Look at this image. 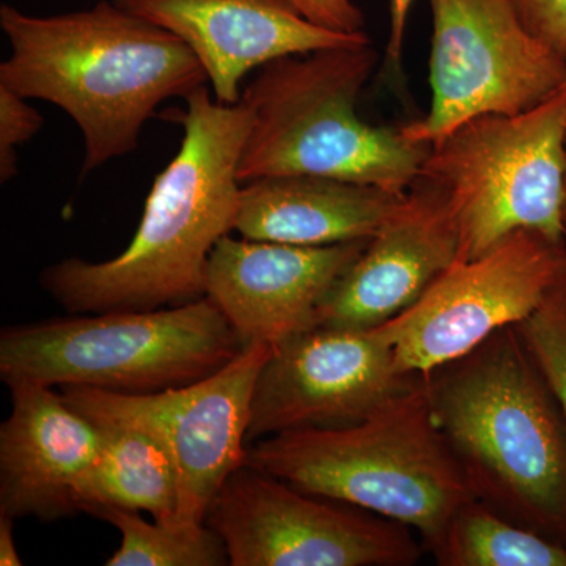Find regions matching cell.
<instances>
[{"label":"cell","mask_w":566,"mask_h":566,"mask_svg":"<svg viewBox=\"0 0 566 566\" xmlns=\"http://www.w3.org/2000/svg\"><path fill=\"white\" fill-rule=\"evenodd\" d=\"M185 102L169 112L182 128L180 150L153 181L128 248L107 262L66 259L41 274L70 314L156 311L205 296L212 249L233 232L251 111L241 99L212 102L207 85Z\"/></svg>","instance_id":"cell-1"},{"label":"cell","mask_w":566,"mask_h":566,"mask_svg":"<svg viewBox=\"0 0 566 566\" xmlns=\"http://www.w3.org/2000/svg\"><path fill=\"white\" fill-rule=\"evenodd\" d=\"M0 29L11 48L0 85L73 118L84 139L81 178L136 150L164 102L208 84L178 36L114 0L50 17L2 3Z\"/></svg>","instance_id":"cell-2"},{"label":"cell","mask_w":566,"mask_h":566,"mask_svg":"<svg viewBox=\"0 0 566 566\" xmlns=\"http://www.w3.org/2000/svg\"><path fill=\"white\" fill-rule=\"evenodd\" d=\"M423 376L476 501L566 546V424L516 326Z\"/></svg>","instance_id":"cell-3"},{"label":"cell","mask_w":566,"mask_h":566,"mask_svg":"<svg viewBox=\"0 0 566 566\" xmlns=\"http://www.w3.org/2000/svg\"><path fill=\"white\" fill-rule=\"evenodd\" d=\"M245 464L305 493L403 524L431 554L458 510L474 499L436 422L424 376L360 422L253 441Z\"/></svg>","instance_id":"cell-4"},{"label":"cell","mask_w":566,"mask_h":566,"mask_svg":"<svg viewBox=\"0 0 566 566\" xmlns=\"http://www.w3.org/2000/svg\"><path fill=\"white\" fill-rule=\"evenodd\" d=\"M378 65L370 43L289 55L262 66L241 102L251 125L241 153V182L315 175L403 196L419 180L430 145L401 128L375 126L357 102Z\"/></svg>","instance_id":"cell-5"},{"label":"cell","mask_w":566,"mask_h":566,"mask_svg":"<svg viewBox=\"0 0 566 566\" xmlns=\"http://www.w3.org/2000/svg\"><path fill=\"white\" fill-rule=\"evenodd\" d=\"M210 297L156 311L104 312L11 324L0 379L156 394L214 374L243 349Z\"/></svg>","instance_id":"cell-6"},{"label":"cell","mask_w":566,"mask_h":566,"mask_svg":"<svg viewBox=\"0 0 566 566\" xmlns=\"http://www.w3.org/2000/svg\"><path fill=\"white\" fill-rule=\"evenodd\" d=\"M566 82L520 114H490L431 145L419 180L444 196L458 232L457 262L520 230L566 241Z\"/></svg>","instance_id":"cell-7"},{"label":"cell","mask_w":566,"mask_h":566,"mask_svg":"<svg viewBox=\"0 0 566 566\" xmlns=\"http://www.w3.org/2000/svg\"><path fill=\"white\" fill-rule=\"evenodd\" d=\"M430 109L400 126L433 145L482 115L531 109L566 82V61L532 35L512 0H428Z\"/></svg>","instance_id":"cell-8"},{"label":"cell","mask_w":566,"mask_h":566,"mask_svg":"<svg viewBox=\"0 0 566 566\" xmlns=\"http://www.w3.org/2000/svg\"><path fill=\"white\" fill-rule=\"evenodd\" d=\"M205 523L221 536L232 566H409L422 556L423 543L403 524L249 464L227 479Z\"/></svg>","instance_id":"cell-9"},{"label":"cell","mask_w":566,"mask_h":566,"mask_svg":"<svg viewBox=\"0 0 566 566\" xmlns=\"http://www.w3.org/2000/svg\"><path fill=\"white\" fill-rule=\"evenodd\" d=\"M566 273V241L520 230L455 262L403 314L376 327L400 374L428 375L528 318Z\"/></svg>","instance_id":"cell-10"},{"label":"cell","mask_w":566,"mask_h":566,"mask_svg":"<svg viewBox=\"0 0 566 566\" xmlns=\"http://www.w3.org/2000/svg\"><path fill=\"white\" fill-rule=\"evenodd\" d=\"M416 376L400 374L392 348L376 327H312L275 345L264 363L248 442L282 431L360 422Z\"/></svg>","instance_id":"cell-11"},{"label":"cell","mask_w":566,"mask_h":566,"mask_svg":"<svg viewBox=\"0 0 566 566\" xmlns=\"http://www.w3.org/2000/svg\"><path fill=\"white\" fill-rule=\"evenodd\" d=\"M368 240L304 248L227 234L208 260L205 296L218 305L243 345L275 346L318 326L324 297Z\"/></svg>","instance_id":"cell-12"},{"label":"cell","mask_w":566,"mask_h":566,"mask_svg":"<svg viewBox=\"0 0 566 566\" xmlns=\"http://www.w3.org/2000/svg\"><path fill=\"white\" fill-rule=\"evenodd\" d=\"M457 259V226L444 196L417 180L324 297L318 326H382L411 307Z\"/></svg>","instance_id":"cell-13"},{"label":"cell","mask_w":566,"mask_h":566,"mask_svg":"<svg viewBox=\"0 0 566 566\" xmlns=\"http://www.w3.org/2000/svg\"><path fill=\"white\" fill-rule=\"evenodd\" d=\"M178 36L199 59L216 99L240 103L249 73L289 55L370 43L305 20L289 0H114Z\"/></svg>","instance_id":"cell-14"},{"label":"cell","mask_w":566,"mask_h":566,"mask_svg":"<svg viewBox=\"0 0 566 566\" xmlns=\"http://www.w3.org/2000/svg\"><path fill=\"white\" fill-rule=\"evenodd\" d=\"M273 348L253 342L192 385L144 394L177 465L180 501L172 523H205L216 494L245 464L253 392Z\"/></svg>","instance_id":"cell-15"},{"label":"cell","mask_w":566,"mask_h":566,"mask_svg":"<svg viewBox=\"0 0 566 566\" xmlns=\"http://www.w3.org/2000/svg\"><path fill=\"white\" fill-rule=\"evenodd\" d=\"M11 412L0 424V513L51 523L81 512V488L102 452V433L54 387L7 386Z\"/></svg>","instance_id":"cell-16"},{"label":"cell","mask_w":566,"mask_h":566,"mask_svg":"<svg viewBox=\"0 0 566 566\" xmlns=\"http://www.w3.org/2000/svg\"><path fill=\"white\" fill-rule=\"evenodd\" d=\"M63 400L102 433V452L81 488V512L102 506L150 513L172 523L180 501L177 465L144 394L62 386Z\"/></svg>","instance_id":"cell-17"},{"label":"cell","mask_w":566,"mask_h":566,"mask_svg":"<svg viewBox=\"0 0 566 566\" xmlns=\"http://www.w3.org/2000/svg\"><path fill=\"white\" fill-rule=\"evenodd\" d=\"M403 196L315 175L259 178L241 186L233 230L304 248L368 240Z\"/></svg>","instance_id":"cell-18"},{"label":"cell","mask_w":566,"mask_h":566,"mask_svg":"<svg viewBox=\"0 0 566 566\" xmlns=\"http://www.w3.org/2000/svg\"><path fill=\"white\" fill-rule=\"evenodd\" d=\"M442 566H566V546L471 499L434 551Z\"/></svg>","instance_id":"cell-19"},{"label":"cell","mask_w":566,"mask_h":566,"mask_svg":"<svg viewBox=\"0 0 566 566\" xmlns=\"http://www.w3.org/2000/svg\"><path fill=\"white\" fill-rule=\"evenodd\" d=\"M122 535L107 566L230 565L221 536L207 523H147L136 510L102 506L92 513Z\"/></svg>","instance_id":"cell-20"},{"label":"cell","mask_w":566,"mask_h":566,"mask_svg":"<svg viewBox=\"0 0 566 566\" xmlns=\"http://www.w3.org/2000/svg\"><path fill=\"white\" fill-rule=\"evenodd\" d=\"M516 329L556 398L566 424V273L534 314L516 324Z\"/></svg>","instance_id":"cell-21"},{"label":"cell","mask_w":566,"mask_h":566,"mask_svg":"<svg viewBox=\"0 0 566 566\" xmlns=\"http://www.w3.org/2000/svg\"><path fill=\"white\" fill-rule=\"evenodd\" d=\"M43 117L29 98L0 85V180L9 182L18 175L17 148L39 134Z\"/></svg>","instance_id":"cell-22"},{"label":"cell","mask_w":566,"mask_h":566,"mask_svg":"<svg viewBox=\"0 0 566 566\" xmlns=\"http://www.w3.org/2000/svg\"><path fill=\"white\" fill-rule=\"evenodd\" d=\"M512 2L532 35L566 61V0Z\"/></svg>","instance_id":"cell-23"},{"label":"cell","mask_w":566,"mask_h":566,"mask_svg":"<svg viewBox=\"0 0 566 566\" xmlns=\"http://www.w3.org/2000/svg\"><path fill=\"white\" fill-rule=\"evenodd\" d=\"M301 14L319 28L342 33L364 32L363 10L353 0H289Z\"/></svg>","instance_id":"cell-24"},{"label":"cell","mask_w":566,"mask_h":566,"mask_svg":"<svg viewBox=\"0 0 566 566\" xmlns=\"http://www.w3.org/2000/svg\"><path fill=\"white\" fill-rule=\"evenodd\" d=\"M415 2L416 0H389L390 31L386 54L387 63L397 74L401 73L406 24Z\"/></svg>","instance_id":"cell-25"},{"label":"cell","mask_w":566,"mask_h":566,"mask_svg":"<svg viewBox=\"0 0 566 566\" xmlns=\"http://www.w3.org/2000/svg\"><path fill=\"white\" fill-rule=\"evenodd\" d=\"M13 517L0 513V565L21 566L22 560L13 538Z\"/></svg>","instance_id":"cell-26"},{"label":"cell","mask_w":566,"mask_h":566,"mask_svg":"<svg viewBox=\"0 0 566 566\" xmlns=\"http://www.w3.org/2000/svg\"><path fill=\"white\" fill-rule=\"evenodd\" d=\"M564 221L566 226V177H565V193H564Z\"/></svg>","instance_id":"cell-27"}]
</instances>
